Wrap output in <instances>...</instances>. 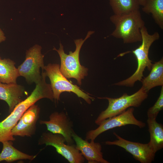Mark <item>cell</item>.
<instances>
[{
    "label": "cell",
    "mask_w": 163,
    "mask_h": 163,
    "mask_svg": "<svg viewBox=\"0 0 163 163\" xmlns=\"http://www.w3.org/2000/svg\"><path fill=\"white\" fill-rule=\"evenodd\" d=\"M50 95L49 90L45 84L41 82L37 84L31 94L17 105L10 114L0 122V142L14 141L11 130L24 113L38 100L49 99Z\"/></svg>",
    "instance_id": "1"
},
{
    "label": "cell",
    "mask_w": 163,
    "mask_h": 163,
    "mask_svg": "<svg viewBox=\"0 0 163 163\" xmlns=\"http://www.w3.org/2000/svg\"><path fill=\"white\" fill-rule=\"evenodd\" d=\"M110 19L115 27L111 36L122 39L124 43L142 42L140 30L145 23L139 10L124 14H114Z\"/></svg>",
    "instance_id": "2"
},
{
    "label": "cell",
    "mask_w": 163,
    "mask_h": 163,
    "mask_svg": "<svg viewBox=\"0 0 163 163\" xmlns=\"http://www.w3.org/2000/svg\"><path fill=\"white\" fill-rule=\"evenodd\" d=\"M142 35V43L138 48L128 53H133L136 56L137 62V67L135 72L128 78L117 82L114 85L118 86L133 87L135 83L138 81H141L143 77V72L147 68L149 71L151 69L152 61L149 57V52L152 44L160 38V35L157 32L153 34H149L147 28L145 26L141 29Z\"/></svg>",
    "instance_id": "3"
},
{
    "label": "cell",
    "mask_w": 163,
    "mask_h": 163,
    "mask_svg": "<svg viewBox=\"0 0 163 163\" xmlns=\"http://www.w3.org/2000/svg\"><path fill=\"white\" fill-rule=\"evenodd\" d=\"M94 33V31H89L84 39L75 40V50L73 52L69 51V54L65 53L63 46L61 43L59 49L57 50L55 47L53 49V50L57 52L60 58V70L61 73L67 78L75 79L79 85L82 84V80L87 75L88 70L87 68L81 65L80 63V52L84 42Z\"/></svg>",
    "instance_id": "4"
},
{
    "label": "cell",
    "mask_w": 163,
    "mask_h": 163,
    "mask_svg": "<svg viewBox=\"0 0 163 163\" xmlns=\"http://www.w3.org/2000/svg\"><path fill=\"white\" fill-rule=\"evenodd\" d=\"M148 92L142 87L137 92L131 95L124 93L117 98L107 97H98L99 99L108 100L107 108L101 112L95 121V123L99 125L105 120L119 115L131 107H138L148 97Z\"/></svg>",
    "instance_id": "5"
},
{
    "label": "cell",
    "mask_w": 163,
    "mask_h": 163,
    "mask_svg": "<svg viewBox=\"0 0 163 163\" xmlns=\"http://www.w3.org/2000/svg\"><path fill=\"white\" fill-rule=\"evenodd\" d=\"M44 70L50 80L54 99L60 100L61 94L64 92H72L79 97L90 104L94 98L82 91L79 87L69 81L61 73L59 64L49 63L45 66Z\"/></svg>",
    "instance_id": "6"
},
{
    "label": "cell",
    "mask_w": 163,
    "mask_h": 163,
    "mask_svg": "<svg viewBox=\"0 0 163 163\" xmlns=\"http://www.w3.org/2000/svg\"><path fill=\"white\" fill-rule=\"evenodd\" d=\"M41 46L36 44L26 51L25 59L18 67L20 76L25 78L29 84L37 83L42 79L40 68L44 70V55L41 53Z\"/></svg>",
    "instance_id": "7"
},
{
    "label": "cell",
    "mask_w": 163,
    "mask_h": 163,
    "mask_svg": "<svg viewBox=\"0 0 163 163\" xmlns=\"http://www.w3.org/2000/svg\"><path fill=\"white\" fill-rule=\"evenodd\" d=\"M66 140L62 135L50 132L43 133L38 141V144L52 146L56 152L70 163H83L85 158L76 147V145L66 144Z\"/></svg>",
    "instance_id": "8"
},
{
    "label": "cell",
    "mask_w": 163,
    "mask_h": 163,
    "mask_svg": "<svg viewBox=\"0 0 163 163\" xmlns=\"http://www.w3.org/2000/svg\"><path fill=\"white\" fill-rule=\"evenodd\" d=\"M134 110V108L129 107L122 113L105 120L97 128L87 132L85 139L94 141L98 136L106 131L129 124L136 125L140 128H143L146 126L145 123L135 118L133 114Z\"/></svg>",
    "instance_id": "9"
},
{
    "label": "cell",
    "mask_w": 163,
    "mask_h": 163,
    "mask_svg": "<svg viewBox=\"0 0 163 163\" xmlns=\"http://www.w3.org/2000/svg\"><path fill=\"white\" fill-rule=\"evenodd\" d=\"M113 134L117 139L104 142L108 145H115L121 147L129 153L135 159L141 163H151L155 158V153L149 143L143 144L125 139L115 132Z\"/></svg>",
    "instance_id": "10"
},
{
    "label": "cell",
    "mask_w": 163,
    "mask_h": 163,
    "mask_svg": "<svg viewBox=\"0 0 163 163\" xmlns=\"http://www.w3.org/2000/svg\"><path fill=\"white\" fill-rule=\"evenodd\" d=\"M39 123L41 124L45 125L49 132L63 136L68 144H73L72 136L74 131L73 128V123L65 112H53L49 116V120H40Z\"/></svg>",
    "instance_id": "11"
},
{
    "label": "cell",
    "mask_w": 163,
    "mask_h": 163,
    "mask_svg": "<svg viewBox=\"0 0 163 163\" xmlns=\"http://www.w3.org/2000/svg\"><path fill=\"white\" fill-rule=\"evenodd\" d=\"M40 109L35 104L24 113L11 130L12 135L21 137H31L36 130V123L40 116Z\"/></svg>",
    "instance_id": "12"
},
{
    "label": "cell",
    "mask_w": 163,
    "mask_h": 163,
    "mask_svg": "<svg viewBox=\"0 0 163 163\" xmlns=\"http://www.w3.org/2000/svg\"><path fill=\"white\" fill-rule=\"evenodd\" d=\"M72 138L76 143V147L80 152L88 163H109L103 158L102 146L99 142L94 141L84 140L74 131L72 135Z\"/></svg>",
    "instance_id": "13"
},
{
    "label": "cell",
    "mask_w": 163,
    "mask_h": 163,
    "mask_svg": "<svg viewBox=\"0 0 163 163\" xmlns=\"http://www.w3.org/2000/svg\"><path fill=\"white\" fill-rule=\"evenodd\" d=\"M25 93L24 87L16 84H6L0 82V100L7 103L11 113L15 106L22 101Z\"/></svg>",
    "instance_id": "14"
},
{
    "label": "cell",
    "mask_w": 163,
    "mask_h": 163,
    "mask_svg": "<svg viewBox=\"0 0 163 163\" xmlns=\"http://www.w3.org/2000/svg\"><path fill=\"white\" fill-rule=\"evenodd\" d=\"M149 74L141 81L142 87L147 92L152 88L163 86V58L153 64Z\"/></svg>",
    "instance_id": "15"
},
{
    "label": "cell",
    "mask_w": 163,
    "mask_h": 163,
    "mask_svg": "<svg viewBox=\"0 0 163 163\" xmlns=\"http://www.w3.org/2000/svg\"><path fill=\"white\" fill-rule=\"evenodd\" d=\"M2 143L3 148L0 153V162L5 161L9 163L22 160L32 161L36 156L30 155L17 149L13 146L12 141H7Z\"/></svg>",
    "instance_id": "16"
},
{
    "label": "cell",
    "mask_w": 163,
    "mask_h": 163,
    "mask_svg": "<svg viewBox=\"0 0 163 163\" xmlns=\"http://www.w3.org/2000/svg\"><path fill=\"white\" fill-rule=\"evenodd\" d=\"M147 122L150 135L148 143L156 153L163 148V126L155 119L148 118Z\"/></svg>",
    "instance_id": "17"
},
{
    "label": "cell",
    "mask_w": 163,
    "mask_h": 163,
    "mask_svg": "<svg viewBox=\"0 0 163 163\" xmlns=\"http://www.w3.org/2000/svg\"><path fill=\"white\" fill-rule=\"evenodd\" d=\"M15 62L9 59H2L0 56V82L6 84H16L20 76Z\"/></svg>",
    "instance_id": "18"
},
{
    "label": "cell",
    "mask_w": 163,
    "mask_h": 163,
    "mask_svg": "<svg viewBox=\"0 0 163 163\" xmlns=\"http://www.w3.org/2000/svg\"><path fill=\"white\" fill-rule=\"evenodd\" d=\"M142 11L151 14L155 23L163 29V0H146L142 6Z\"/></svg>",
    "instance_id": "19"
},
{
    "label": "cell",
    "mask_w": 163,
    "mask_h": 163,
    "mask_svg": "<svg viewBox=\"0 0 163 163\" xmlns=\"http://www.w3.org/2000/svg\"><path fill=\"white\" fill-rule=\"evenodd\" d=\"M110 4L114 14H127L139 10L138 0H109Z\"/></svg>",
    "instance_id": "20"
},
{
    "label": "cell",
    "mask_w": 163,
    "mask_h": 163,
    "mask_svg": "<svg viewBox=\"0 0 163 163\" xmlns=\"http://www.w3.org/2000/svg\"><path fill=\"white\" fill-rule=\"evenodd\" d=\"M163 109V86H162L160 95L155 104L147 111L148 118L155 119L159 112Z\"/></svg>",
    "instance_id": "21"
},
{
    "label": "cell",
    "mask_w": 163,
    "mask_h": 163,
    "mask_svg": "<svg viewBox=\"0 0 163 163\" xmlns=\"http://www.w3.org/2000/svg\"><path fill=\"white\" fill-rule=\"evenodd\" d=\"M6 39V37L4 33L0 28V43L5 41Z\"/></svg>",
    "instance_id": "22"
},
{
    "label": "cell",
    "mask_w": 163,
    "mask_h": 163,
    "mask_svg": "<svg viewBox=\"0 0 163 163\" xmlns=\"http://www.w3.org/2000/svg\"><path fill=\"white\" fill-rule=\"evenodd\" d=\"M140 5L143 6L145 4L146 0H138Z\"/></svg>",
    "instance_id": "23"
}]
</instances>
